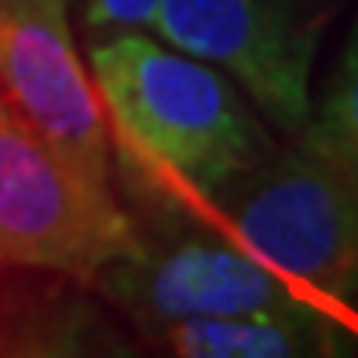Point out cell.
<instances>
[{"label": "cell", "mask_w": 358, "mask_h": 358, "mask_svg": "<svg viewBox=\"0 0 358 358\" xmlns=\"http://www.w3.org/2000/svg\"><path fill=\"white\" fill-rule=\"evenodd\" d=\"M88 62L132 201L179 208V194H190L187 208L220 201L274 154L267 128L227 77L179 48L128 29L92 41Z\"/></svg>", "instance_id": "cell-1"}, {"label": "cell", "mask_w": 358, "mask_h": 358, "mask_svg": "<svg viewBox=\"0 0 358 358\" xmlns=\"http://www.w3.org/2000/svg\"><path fill=\"white\" fill-rule=\"evenodd\" d=\"M227 231L274 271L311 292L358 289V176L311 146L241 176L223 194Z\"/></svg>", "instance_id": "cell-2"}, {"label": "cell", "mask_w": 358, "mask_h": 358, "mask_svg": "<svg viewBox=\"0 0 358 358\" xmlns=\"http://www.w3.org/2000/svg\"><path fill=\"white\" fill-rule=\"evenodd\" d=\"M132 241L113 190L88 183L0 103V271L95 282Z\"/></svg>", "instance_id": "cell-3"}, {"label": "cell", "mask_w": 358, "mask_h": 358, "mask_svg": "<svg viewBox=\"0 0 358 358\" xmlns=\"http://www.w3.org/2000/svg\"><path fill=\"white\" fill-rule=\"evenodd\" d=\"M154 29L179 52L231 73L285 132L311 121L318 48L311 0H161Z\"/></svg>", "instance_id": "cell-4"}, {"label": "cell", "mask_w": 358, "mask_h": 358, "mask_svg": "<svg viewBox=\"0 0 358 358\" xmlns=\"http://www.w3.org/2000/svg\"><path fill=\"white\" fill-rule=\"evenodd\" d=\"M0 103L88 183L110 187V124L80 66L70 0H0Z\"/></svg>", "instance_id": "cell-5"}, {"label": "cell", "mask_w": 358, "mask_h": 358, "mask_svg": "<svg viewBox=\"0 0 358 358\" xmlns=\"http://www.w3.org/2000/svg\"><path fill=\"white\" fill-rule=\"evenodd\" d=\"M95 285L146 329L183 318L315 307L311 296L289 285V274L213 234H136L95 274Z\"/></svg>", "instance_id": "cell-6"}, {"label": "cell", "mask_w": 358, "mask_h": 358, "mask_svg": "<svg viewBox=\"0 0 358 358\" xmlns=\"http://www.w3.org/2000/svg\"><path fill=\"white\" fill-rule=\"evenodd\" d=\"M157 344L190 358H318L344 355L348 336L325 307L296 311H241L216 318H183L150 329Z\"/></svg>", "instance_id": "cell-7"}, {"label": "cell", "mask_w": 358, "mask_h": 358, "mask_svg": "<svg viewBox=\"0 0 358 358\" xmlns=\"http://www.w3.org/2000/svg\"><path fill=\"white\" fill-rule=\"evenodd\" d=\"M300 143L358 176V22L344 44L325 99L300 128Z\"/></svg>", "instance_id": "cell-8"}, {"label": "cell", "mask_w": 358, "mask_h": 358, "mask_svg": "<svg viewBox=\"0 0 358 358\" xmlns=\"http://www.w3.org/2000/svg\"><path fill=\"white\" fill-rule=\"evenodd\" d=\"M157 4L161 0H70L80 29L92 41L128 34V29H139V26H154Z\"/></svg>", "instance_id": "cell-9"}]
</instances>
